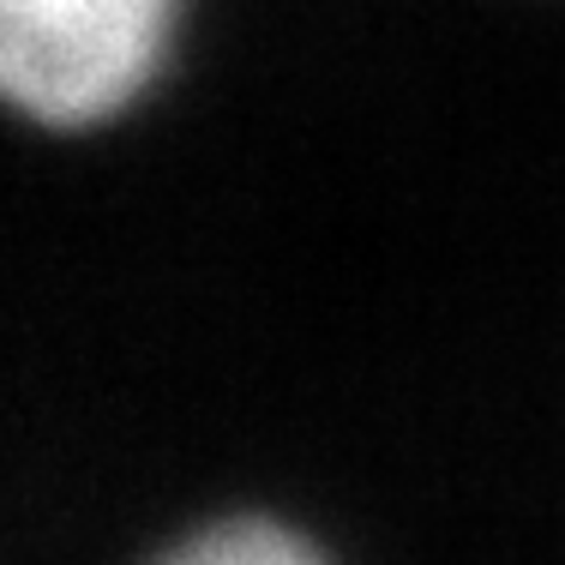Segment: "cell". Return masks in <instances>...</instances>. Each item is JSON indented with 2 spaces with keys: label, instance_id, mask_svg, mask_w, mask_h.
<instances>
[{
  "label": "cell",
  "instance_id": "6da1fadb",
  "mask_svg": "<svg viewBox=\"0 0 565 565\" xmlns=\"http://www.w3.org/2000/svg\"><path fill=\"white\" fill-rule=\"evenodd\" d=\"M186 0H0V85L36 127L127 115L169 66Z\"/></svg>",
  "mask_w": 565,
  "mask_h": 565
},
{
  "label": "cell",
  "instance_id": "7a4b0ae2",
  "mask_svg": "<svg viewBox=\"0 0 565 565\" xmlns=\"http://www.w3.org/2000/svg\"><path fill=\"white\" fill-rule=\"evenodd\" d=\"M157 565H338L307 530L277 518H217L181 535Z\"/></svg>",
  "mask_w": 565,
  "mask_h": 565
}]
</instances>
